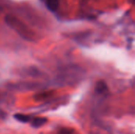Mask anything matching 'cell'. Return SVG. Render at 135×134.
I'll return each instance as SVG.
<instances>
[{
	"mask_svg": "<svg viewBox=\"0 0 135 134\" xmlns=\"http://www.w3.org/2000/svg\"><path fill=\"white\" fill-rule=\"evenodd\" d=\"M30 121L32 123V126H33L34 128H39L43 126L47 122V119L44 117H36Z\"/></svg>",
	"mask_w": 135,
	"mask_h": 134,
	"instance_id": "obj_1",
	"label": "cell"
},
{
	"mask_svg": "<svg viewBox=\"0 0 135 134\" xmlns=\"http://www.w3.org/2000/svg\"><path fill=\"white\" fill-rule=\"evenodd\" d=\"M46 6L51 12H55L59 6V0H46Z\"/></svg>",
	"mask_w": 135,
	"mask_h": 134,
	"instance_id": "obj_2",
	"label": "cell"
},
{
	"mask_svg": "<svg viewBox=\"0 0 135 134\" xmlns=\"http://www.w3.org/2000/svg\"><path fill=\"white\" fill-rule=\"evenodd\" d=\"M13 118L17 120L20 122H23V123H26L28 122L31 120V118L29 115H24V114H15L13 115Z\"/></svg>",
	"mask_w": 135,
	"mask_h": 134,
	"instance_id": "obj_3",
	"label": "cell"
},
{
	"mask_svg": "<svg viewBox=\"0 0 135 134\" xmlns=\"http://www.w3.org/2000/svg\"><path fill=\"white\" fill-rule=\"evenodd\" d=\"M107 90V85L104 81H99L96 86V91L98 93H103Z\"/></svg>",
	"mask_w": 135,
	"mask_h": 134,
	"instance_id": "obj_4",
	"label": "cell"
},
{
	"mask_svg": "<svg viewBox=\"0 0 135 134\" xmlns=\"http://www.w3.org/2000/svg\"><path fill=\"white\" fill-rule=\"evenodd\" d=\"M57 134H75L74 131L69 128H61Z\"/></svg>",
	"mask_w": 135,
	"mask_h": 134,
	"instance_id": "obj_5",
	"label": "cell"
}]
</instances>
